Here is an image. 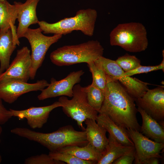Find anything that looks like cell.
Wrapping results in <instances>:
<instances>
[{
    "label": "cell",
    "mask_w": 164,
    "mask_h": 164,
    "mask_svg": "<svg viewBox=\"0 0 164 164\" xmlns=\"http://www.w3.org/2000/svg\"><path fill=\"white\" fill-rule=\"evenodd\" d=\"M56 151L69 153L84 160L95 162L96 164L102 156V154L98 152L89 143L82 146L77 145L67 146Z\"/></svg>",
    "instance_id": "21"
},
{
    "label": "cell",
    "mask_w": 164,
    "mask_h": 164,
    "mask_svg": "<svg viewBox=\"0 0 164 164\" xmlns=\"http://www.w3.org/2000/svg\"><path fill=\"white\" fill-rule=\"evenodd\" d=\"M84 73L82 70L73 71L64 78L58 81L52 78L48 86L41 91L38 99L41 101L60 96L72 97L73 87L80 82L81 77Z\"/></svg>",
    "instance_id": "11"
},
{
    "label": "cell",
    "mask_w": 164,
    "mask_h": 164,
    "mask_svg": "<svg viewBox=\"0 0 164 164\" xmlns=\"http://www.w3.org/2000/svg\"><path fill=\"white\" fill-rule=\"evenodd\" d=\"M4 0H0V1H4Z\"/></svg>",
    "instance_id": "34"
},
{
    "label": "cell",
    "mask_w": 164,
    "mask_h": 164,
    "mask_svg": "<svg viewBox=\"0 0 164 164\" xmlns=\"http://www.w3.org/2000/svg\"><path fill=\"white\" fill-rule=\"evenodd\" d=\"M49 155L53 159L68 164H93L95 162L84 160L69 153L58 151L50 152Z\"/></svg>",
    "instance_id": "25"
},
{
    "label": "cell",
    "mask_w": 164,
    "mask_h": 164,
    "mask_svg": "<svg viewBox=\"0 0 164 164\" xmlns=\"http://www.w3.org/2000/svg\"><path fill=\"white\" fill-rule=\"evenodd\" d=\"M2 99L0 98V125L6 123L12 117L9 110L7 109L3 105Z\"/></svg>",
    "instance_id": "30"
},
{
    "label": "cell",
    "mask_w": 164,
    "mask_h": 164,
    "mask_svg": "<svg viewBox=\"0 0 164 164\" xmlns=\"http://www.w3.org/2000/svg\"><path fill=\"white\" fill-rule=\"evenodd\" d=\"M135 149L121 156L114 161L113 164H132L135 160Z\"/></svg>",
    "instance_id": "29"
},
{
    "label": "cell",
    "mask_w": 164,
    "mask_h": 164,
    "mask_svg": "<svg viewBox=\"0 0 164 164\" xmlns=\"http://www.w3.org/2000/svg\"><path fill=\"white\" fill-rule=\"evenodd\" d=\"M114 78L119 81L135 99L142 97L149 89L148 83L131 76H121Z\"/></svg>",
    "instance_id": "22"
},
{
    "label": "cell",
    "mask_w": 164,
    "mask_h": 164,
    "mask_svg": "<svg viewBox=\"0 0 164 164\" xmlns=\"http://www.w3.org/2000/svg\"><path fill=\"white\" fill-rule=\"evenodd\" d=\"M87 64L92 73V82L104 92L107 83L106 74L101 67L94 61Z\"/></svg>",
    "instance_id": "24"
},
{
    "label": "cell",
    "mask_w": 164,
    "mask_h": 164,
    "mask_svg": "<svg viewBox=\"0 0 164 164\" xmlns=\"http://www.w3.org/2000/svg\"><path fill=\"white\" fill-rule=\"evenodd\" d=\"M159 158L151 157L144 161L142 164H158L159 163Z\"/></svg>",
    "instance_id": "31"
},
{
    "label": "cell",
    "mask_w": 164,
    "mask_h": 164,
    "mask_svg": "<svg viewBox=\"0 0 164 164\" xmlns=\"http://www.w3.org/2000/svg\"><path fill=\"white\" fill-rule=\"evenodd\" d=\"M58 101L52 104L45 106L31 107L27 109L17 110H9L12 117H17L19 119L26 118L28 125L32 128H40L47 122L50 112L55 108L62 107Z\"/></svg>",
    "instance_id": "13"
},
{
    "label": "cell",
    "mask_w": 164,
    "mask_h": 164,
    "mask_svg": "<svg viewBox=\"0 0 164 164\" xmlns=\"http://www.w3.org/2000/svg\"><path fill=\"white\" fill-rule=\"evenodd\" d=\"M164 50L162 51V55H163V59L160 64L158 65L154 66H142L141 65L136 68L132 70L124 72L123 73L118 77L128 76H131L134 75L147 73L152 71H156L159 70H162L164 71ZM117 78V77H116Z\"/></svg>",
    "instance_id": "27"
},
{
    "label": "cell",
    "mask_w": 164,
    "mask_h": 164,
    "mask_svg": "<svg viewBox=\"0 0 164 164\" xmlns=\"http://www.w3.org/2000/svg\"><path fill=\"white\" fill-rule=\"evenodd\" d=\"M127 130L134 144L135 164H142L151 157H162L160 154L164 149V143L151 140L137 131L131 129Z\"/></svg>",
    "instance_id": "12"
},
{
    "label": "cell",
    "mask_w": 164,
    "mask_h": 164,
    "mask_svg": "<svg viewBox=\"0 0 164 164\" xmlns=\"http://www.w3.org/2000/svg\"><path fill=\"white\" fill-rule=\"evenodd\" d=\"M135 101L138 107L162 125L164 119L163 86L149 89L142 97L135 99Z\"/></svg>",
    "instance_id": "10"
},
{
    "label": "cell",
    "mask_w": 164,
    "mask_h": 164,
    "mask_svg": "<svg viewBox=\"0 0 164 164\" xmlns=\"http://www.w3.org/2000/svg\"><path fill=\"white\" fill-rule=\"evenodd\" d=\"M109 37L111 46H120L130 52L143 51L148 46L146 29L139 22L119 24L111 30Z\"/></svg>",
    "instance_id": "5"
},
{
    "label": "cell",
    "mask_w": 164,
    "mask_h": 164,
    "mask_svg": "<svg viewBox=\"0 0 164 164\" xmlns=\"http://www.w3.org/2000/svg\"><path fill=\"white\" fill-rule=\"evenodd\" d=\"M104 48L97 40H91L77 45H66L51 53L50 59L59 66L94 62L102 56Z\"/></svg>",
    "instance_id": "4"
},
{
    "label": "cell",
    "mask_w": 164,
    "mask_h": 164,
    "mask_svg": "<svg viewBox=\"0 0 164 164\" xmlns=\"http://www.w3.org/2000/svg\"><path fill=\"white\" fill-rule=\"evenodd\" d=\"M104 97L98 112L107 115L115 124L125 129L140 132L138 111L135 99L126 91L119 81L106 75Z\"/></svg>",
    "instance_id": "1"
},
{
    "label": "cell",
    "mask_w": 164,
    "mask_h": 164,
    "mask_svg": "<svg viewBox=\"0 0 164 164\" xmlns=\"http://www.w3.org/2000/svg\"><path fill=\"white\" fill-rule=\"evenodd\" d=\"M2 160V156L0 154V163H1Z\"/></svg>",
    "instance_id": "33"
},
{
    "label": "cell",
    "mask_w": 164,
    "mask_h": 164,
    "mask_svg": "<svg viewBox=\"0 0 164 164\" xmlns=\"http://www.w3.org/2000/svg\"><path fill=\"white\" fill-rule=\"evenodd\" d=\"M18 9L15 1L10 4L6 0L0 1V31L5 32L10 29H16L15 24Z\"/></svg>",
    "instance_id": "20"
},
{
    "label": "cell",
    "mask_w": 164,
    "mask_h": 164,
    "mask_svg": "<svg viewBox=\"0 0 164 164\" xmlns=\"http://www.w3.org/2000/svg\"><path fill=\"white\" fill-rule=\"evenodd\" d=\"M49 84L44 79L37 80L34 83L16 79L6 80L0 83V98L12 104L21 95L32 91H41Z\"/></svg>",
    "instance_id": "8"
},
{
    "label": "cell",
    "mask_w": 164,
    "mask_h": 164,
    "mask_svg": "<svg viewBox=\"0 0 164 164\" xmlns=\"http://www.w3.org/2000/svg\"><path fill=\"white\" fill-rule=\"evenodd\" d=\"M32 61L30 51L27 46L17 50L16 56L8 68L0 73V83L9 79L27 82L30 79Z\"/></svg>",
    "instance_id": "9"
},
{
    "label": "cell",
    "mask_w": 164,
    "mask_h": 164,
    "mask_svg": "<svg viewBox=\"0 0 164 164\" xmlns=\"http://www.w3.org/2000/svg\"><path fill=\"white\" fill-rule=\"evenodd\" d=\"M72 97L69 100L65 96H61L58 101L62 104L65 114L75 120L79 128L84 131L83 122L87 118L96 120L98 112L89 104L84 87L75 84L73 88Z\"/></svg>",
    "instance_id": "6"
},
{
    "label": "cell",
    "mask_w": 164,
    "mask_h": 164,
    "mask_svg": "<svg viewBox=\"0 0 164 164\" xmlns=\"http://www.w3.org/2000/svg\"><path fill=\"white\" fill-rule=\"evenodd\" d=\"M20 43L16 29H10L5 32L0 31V73L9 67L11 56Z\"/></svg>",
    "instance_id": "15"
},
{
    "label": "cell",
    "mask_w": 164,
    "mask_h": 164,
    "mask_svg": "<svg viewBox=\"0 0 164 164\" xmlns=\"http://www.w3.org/2000/svg\"><path fill=\"white\" fill-rule=\"evenodd\" d=\"M84 122L86 125L84 131L88 143L102 154L108 144V139L106 135V131L95 120L87 118Z\"/></svg>",
    "instance_id": "16"
},
{
    "label": "cell",
    "mask_w": 164,
    "mask_h": 164,
    "mask_svg": "<svg viewBox=\"0 0 164 164\" xmlns=\"http://www.w3.org/2000/svg\"><path fill=\"white\" fill-rule=\"evenodd\" d=\"M96 121L121 144L134 146L126 129L117 125L106 115L99 113Z\"/></svg>",
    "instance_id": "17"
},
{
    "label": "cell",
    "mask_w": 164,
    "mask_h": 164,
    "mask_svg": "<svg viewBox=\"0 0 164 164\" xmlns=\"http://www.w3.org/2000/svg\"><path fill=\"white\" fill-rule=\"evenodd\" d=\"M2 128L1 127V126H0V143L1 142V138H0V136H1V134H2Z\"/></svg>",
    "instance_id": "32"
},
{
    "label": "cell",
    "mask_w": 164,
    "mask_h": 164,
    "mask_svg": "<svg viewBox=\"0 0 164 164\" xmlns=\"http://www.w3.org/2000/svg\"><path fill=\"white\" fill-rule=\"evenodd\" d=\"M97 16V11L88 8L77 12L72 17L65 18L53 23L44 21L38 23L39 28L44 34L65 35L73 31H80L85 35L92 36L94 33Z\"/></svg>",
    "instance_id": "3"
},
{
    "label": "cell",
    "mask_w": 164,
    "mask_h": 164,
    "mask_svg": "<svg viewBox=\"0 0 164 164\" xmlns=\"http://www.w3.org/2000/svg\"><path fill=\"white\" fill-rule=\"evenodd\" d=\"M107 145L97 164H111L122 155L135 149L134 146L123 145L109 134Z\"/></svg>",
    "instance_id": "19"
},
{
    "label": "cell",
    "mask_w": 164,
    "mask_h": 164,
    "mask_svg": "<svg viewBox=\"0 0 164 164\" xmlns=\"http://www.w3.org/2000/svg\"><path fill=\"white\" fill-rule=\"evenodd\" d=\"M11 132L19 136L39 143L50 152L55 151L70 146H84L88 143L85 131H76L71 125L62 127L57 130L49 133L37 132L21 127L14 128Z\"/></svg>",
    "instance_id": "2"
},
{
    "label": "cell",
    "mask_w": 164,
    "mask_h": 164,
    "mask_svg": "<svg viewBox=\"0 0 164 164\" xmlns=\"http://www.w3.org/2000/svg\"><path fill=\"white\" fill-rule=\"evenodd\" d=\"M137 110L142 120L140 132L155 142L164 143V130L162 126L140 108L138 107Z\"/></svg>",
    "instance_id": "18"
},
{
    "label": "cell",
    "mask_w": 164,
    "mask_h": 164,
    "mask_svg": "<svg viewBox=\"0 0 164 164\" xmlns=\"http://www.w3.org/2000/svg\"><path fill=\"white\" fill-rule=\"evenodd\" d=\"M115 61L125 72L133 70L141 65L139 59L135 56L128 54L118 57Z\"/></svg>",
    "instance_id": "26"
},
{
    "label": "cell",
    "mask_w": 164,
    "mask_h": 164,
    "mask_svg": "<svg viewBox=\"0 0 164 164\" xmlns=\"http://www.w3.org/2000/svg\"><path fill=\"white\" fill-rule=\"evenodd\" d=\"M89 104L98 112L102 104L104 97V92L93 83L84 87Z\"/></svg>",
    "instance_id": "23"
},
{
    "label": "cell",
    "mask_w": 164,
    "mask_h": 164,
    "mask_svg": "<svg viewBox=\"0 0 164 164\" xmlns=\"http://www.w3.org/2000/svg\"><path fill=\"white\" fill-rule=\"evenodd\" d=\"M39 27L35 29L29 28L23 37L28 40L31 47L32 61L30 79L35 78L37 71L41 66L46 53L51 45L57 42L62 35L54 34L52 36L44 35Z\"/></svg>",
    "instance_id": "7"
},
{
    "label": "cell",
    "mask_w": 164,
    "mask_h": 164,
    "mask_svg": "<svg viewBox=\"0 0 164 164\" xmlns=\"http://www.w3.org/2000/svg\"><path fill=\"white\" fill-rule=\"evenodd\" d=\"M25 164H65L64 162L55 160L48 155L42 154L32 156L25 160Z\"/></svg>",
    "instance_id": "28"
},
{
    "label": "cell",
    "mask_w": 164,
    "mask_h": 164,
    "mask_svg": "<svg viewBox=\"0 0 164 164\" xmlns=\"http://www.w3.org/2000/svg\"><path fill=\"white\" fill-rule=\"evenodd\" d=\"M39 0H26L24 3L15 1L18 9L17 19L19 23L16 33L19 39L23 37L29 26L38 23L39 21L36 9Z\"/></svg>",
    "instance_id": "14"
}]
</instances>
